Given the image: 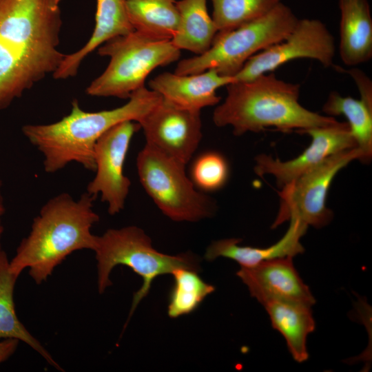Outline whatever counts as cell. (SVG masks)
I'll list each match as a JSON object with an SVG mask.
<instances>
[{
  "instance_id": "obj_26",
  "label": "cell",
  "mask_w": 372,
  "mask_h": 372,
  "mask_svg": "<svg viewBox=\"0 0 372 372\" xmlns=\"http://www.w3.org/2000/svg\"><path fill=\"white\" fill-rule=\"evenodd\" d=\"M228 175L229 168L226 160L216 152L202 154L192 166L193 183L205 191H214L222 187Z\"/></svg>"
},
{
  "instance_id": "obj_11",
  "label": "cell",
  "mask_w": 372,
  "mask_h": 372,
  "mask_svg": "<svg viewBox=\"0 0 372 372\" xmlns=\"http://www.w3.org/2000/svg\"><path fill=\"white\" fill-rule=\"evenodd\" d=\"M140 129L136 121L121 122L105 132L94 146L96 174L86 192L95 198L100 196L112 216L125 207L131 181L124 174L123 167L132 138Z\"/></svg>"
},
{
  "instance_id": "obj_23",
  "label": "cell",
  "mask_w": 372,
  "mask_h": 372,
  "mask_svg": "<svg viewBox=\"0 0 372 372\" xmlns=\"http://www.w3.org/2000/svg\"><path fill=\"white\" fill-rule=\"evenodd\" d=\"M322 111L328 115H343L347 119L357 147L362 154L361 161L368 163L372 155V101L363 97L355 99L331 92Z\"/></svg>"
},
{
  "instance_id": "obj_14",
  "label": "cell",
  "mask_w": 372,
  "mask_h": 372,
  "mask_svg": "<svg viewBox=\"0 0 372 372\" xmlns=\"http://www.w3.org/2000/svg\"><path fill=\"white\" fill-rule=\"evenodd\" d=\"M292 257L264 261L252 267H241L236 275L260 304L287 301L311 307L316 302L309 287L296 271Z\"/></svg>"
},
{
  "instance_id": "obj_12",
  "label": "cell",
  "mask_w": 372,
  "mask_h": 372,
  "mask_svg": "<svg viewBox=\"0 0 372 372\" xmlns=\"http://www.w3.org/2000/svg\"><path fill=\"white\" fill-rule=\"evenodd\" d=\"M146 144L187 165L203 137L200 112L178 107L163 98L138 122Z\"/></svg>"
},
{
  "instance_id": "obj_21",
  "label": "cell",
  "mask_w": 372,
  "mask_h": 372,
  "mask_svg": "<svg viewBox=\"0 0 372 372\" xmlns=\"http://www.w3.org/2000/svg\"><path fill=\"white\" fill-rule=\"evenodd\" d=\"M9 260L3 251L0 255V340L16 339L40 354L51 366L63 371L41 342L18 318L14 301V290L18 276L9 269Z\"/></svg>"
},
{
  "instance_id": "obj_13",
  "label": "cell",
  "mask_w": 372,
  "mask_h": 372,
  "mask_svg": "<svg viewBox=\"0 0 372 372\" xmlns=\"http://www.w3.org/2000/svg\"><path fill=\"white\" fill-rule=\"evenodd\" d=\"M309 135L310 145L298 157L287 161L261 154L255 158L254 172L262 176L271 174L280 187L294 180L326 158L341 151L357 147L347 123L309 128L297 132Z\"/></svg>"
},
{
  "instance_id": "obj_7",
  "label": "cell",
  "mask_w": 372,
  "mask_h": 372,
  "mask_svg": "<svg viewBox=\"0 0 372 372\" xmlns=\"http://www.w3.org/2000/svg\"><path fill=\"white\" fill-rule=\"evenodd\" d=\"M97 49L99 55L110 60L105 71L86 88L87 94L123 99L144 87L154 70L180 56V50L171 40L154 39L136 30L114 37Z\"/></svg>"
},
{
  "instance_id": "obj_16",
  "label": "cell",
  "mask_w": 372,
  "mask_h": 372,
  "mask_svg": "<svg viewBox=\"0 0 372 372\" xmlns=\"http://www.w3.org/2000/svg\"><path fill=\"white\" fill-rule=\"evenodd\" d=\"M289 227L282 238L267 247L240 246L241 239L227 238L213 242L207 249L205 258L211 261L224 257L238 262L241 267H252L264 261L293 257L304 252L300 238L308 226L291 218Z\"/></svg>"
},
{
  "instance_id": "obj_28",
  "label": "cell",
  "mask_w": 372,
  "mask_h": 372,
  "mask_svg": "<svg viewBox=\"0 0 372 372\" xmlns=\"http://www.w3.org/2000/svg\"><path fill=\"white\" fill-rule=\"evenodd\" d=\"M1 187H2V182L0 178V217L1 218L6 212V207H5L3 196L2 195Z\"/></svg>"
},
{
  "instance_id": "obj_19",
  "label": "cell",
  "mask_w": 372,
  "mask_h": 372,
  "mask_svg": "<svg viewBox=\"0 0 372 372\" xmlns=\"http://www.w3.org/2000/svg\"><path fill=\"white\" fill-rule=\"evenodd\" d=\"M262 305L272 327L285 338L293 360L300 363L306 361L309 358L307 337L316 328L311 307L278 300L268 301Z\"/></svg>"
},
{
  "instance_id": "obj_9",
  "label": "cell",
  "mask_w": 372,
  "mask_h": 372,
  "mask_svg": "<svg viewBox=\"0 0 372 372\" xmlns=\"http://www.w3.org/2000/svg\"><path fill=\"white\" fill-rule=\"evenodd\" d=\"M361 158L358 147L341 151L282 187L280 207L272 228L291 218L316 228L327 225L333 216L326 200L334 177L352 161Z\"/></svg>"
},
{
  "instance_id": "obj_5",
  "label": "cell",
  "mask_w": 372,
  "mask_h": 372,
  "mask_svg": "<svg viewBox=\"0 0 372 372\" xmlns=\"http://www.w3.org/2000/svg\"><path fill=\"white\" fill-rule=\"evenodd\" d=\"M94 251L99 293L112 285L110 273L117 265L130 267L143 278L141 287L134 295L125 327L139 302L148 294L156 277L172 273L178 268L200 270L198 260L194 255L186 253L171 256L161 253L152 247L151 239L144 231L136 226L107 229L103 235L97 236Z\"/></svg>"
},
{
  "instance_id": "obj_15",
  "label": "cell",
  "mask_w": 372,
  "mask_h": 372,
  "mask_svg": "<svg viewBox=\"0 0 372 372\" xmlns=\"http://www.w3.org/2000/svg\"><path fill=\"white\" fill-rule=\"evenodd\" d=\"M234 78L221 75L214 69L192 74L163 72L149 81L150 90L178 107L200 111L218 104L216 90L233 83Z\"/></svg>"
},
{
  "instance_id": "obj_27",
  "label": "cell",
  "mask_w": 372,
  "mask_h": 372,
  "mask_svg": "<svg viewBox=\"0 0 372 372\" xmlns=\"http://www.w3.org/2000/svg\"><path fill=\"white\" fill-rule=\"evenodd\" d=\"M19 342L16 339H4L0 341V364L6 361L14 353Z\"/></svg>"
},
{
  "instance_id": "obj_20",
  "label": "cell",
  "mask_w": 372,
  "mask_h": 372,
  "mask_svg": "<svg viewBox=\"0 0 372 372\" xmlns=\"http://www.w3.org/2000/svg\"><path fill=\"white\" fill-rule=\"evenodd\" d=\"M206 2L207 0L176 1L179 21L171 41L180 50H187L200 55L211 45L218 30L208 13Z\"/></svg>"
},
{
  "instance_id": "obj_29",
  "label": "cell",
  "mask_w": 372,
  "mask_h": 372,
  "mask_svg": "<svg viewBox=\"0 0 372 372\" xmlns=\"http://www.w3.org/2000/svg\"><path fill=\"white\" fill-rule=\"evenodd\" d=\"M3 233V226L1 222V218L0 217V255L4 251L3 250L2 246H1V238H2Z\"/></svg>"
},
{
  "instance_id": "obj_25",
  "label": "cell",
  "mask_w": 372,
  "mask_h": 372,
  "mask_svg": "<svg viewBox=\"0 0 372 372\" xmlns=\"http://www.w3.org/2000/svg\"><path fill=\"white\" fill-rule=\"evenodd\" d=\"M218 32L234 29L265 14L281 0H211Z\"/></svg>"
},
{
  "instance_id": "obj_24",
  "label": "cell",
  "mask_w": 372,
  "mask_h": 372,
  "mask_svg": "<svg viewBox=\"0 0 372 372\" xmlns=\"http://www.w3.org/2000/svg\"><path fill=\"white\" fill-rule=\"evenodd\" d=\"M172 274L174 284L169 293L167 308L168 316L172 318L194 312L215 291L214 286L205 282L195 270L178 268Z\"/></svg>"
},
{
  "instance_id": "obj_10",
  "label": "cell",
  "mask_w": 372,
  "mask_h": 372,
  "mask_svg": "<svg viewBox=\"0 0 372 372\" xmlns=\"http://www.w3.org/2000/svg\"><path fill=\"white\" fill-rule=\"evenodd\" d=\"M335 52L334 37L324 23L299 19L283 40L251 56L233 76L234 82L251 81L298 59H314L328 68L333 65Z\"/></svg>"
},
{
  "instance_id": "obj_22",
  "label": "cell",
  "mask_w": 372,
  "mask_h": 372,
  "mask_svg": "<svg viewBox=\"0 0 372 372\" xmlns=\"http://www.w3.org/2000/svg\"><path fill=\"white\" fill-rule=\"evenodd\" d=\"M176 0H126L130 21L134 30L148 37L172 40L178 30Z\"/></svg>"
},
{
  "instance_id": "obj_8",
  "label": "cell",
  "mask_w": 372,
  "mask_h": 372,
  "mask_svg": "<svg viewBox=\"0 0 372 372\" xmlns=\"http://www.w3.org/2000/svg\"><path fill=\"white\" fill-rule=\"evenodd\" d=\"M185 165L147 144L136 158L140 182L160 210L174 221H198L211 216L216 204L196 189Z\"/></svg>"
},
{
  "instance_id": "obj_4",
  "label": "cell",
  "mask_w": 372,
  "mask_h": 372,
  "mask_svg": "<svg viewBox=\"0 0 372 372\" xmlns=\"http://www.w3.org/2000/svg\"><path fill=\"white\" fill-rule=\"evenodd\" d=\"M225 101L213 113L218 127L230 125L236 136L268 127L297 132L337 123L333 117L311 112L299 103L300 85L278 79L273 72L226 86Z\"/></svg>"
},
{
  "instance_id": "obj_2",
  "label": "cell",
  "mask_w": 372,
  "mask_h": 372,
  "mask_svg": "<svg viewBox=\"0 0 372 372\" xmlns=\"http://www.w3.org/2000/svg\"><path fill=\"white\" fill-rule=\"evenodd\" d=\"M95 199L87 192L77 200L65 192L49 199L9 261L10 272L19 277L28 269L34 282L41 285L73 252L94 251L97 236L91 229L99 220L94 210Z\"/></svg>"
},
{
  "instance_id": "obj_18",
  "label": "cell",
  "mask_w": 372,
  "mask_h": 372,
  "mask_svg": "<svg viewBox=\"0 0 372 372\" xmlns=\"http://www.w3.org/2000/svg\"><path fill=\"white\" fill-rule=\"evenodd\" d=\"M339 54L343 63L355 66L372 57V18L368 0H339Z\"/></svg>"
},
{
  "instance_id": "obj_17",
  "label": "cell",
  "mask_w": 372,
  "mask_h": 372,
  "mask_svg": "<svg viewBox=\"0 0 372 372\" xmlns=\"http://www.w3.org/2000/svg\"><path fill=\"white\" fill-rule=\"evenodd\" d=\"M126 8V0H96L95 26L86 44L78 51L66 54L52 74L55 79L76 75L84 59L107 41L134 31Z\"/></svg>"
},
{
  "instance_id": "obj_6",
  "label": "cell",
  "mask_w": 372,
  "mask_h": 372,
  "mask_svg": "<svg viewBox=\"0 0 372 372\" xmlns=\"http://www.w3.org/2000/svg\"><path fill=\"white\" fill-rule=\"evenodd\" d=\"M298 19L281 1L259 18L218 32L205 53L181 60L174 73L192 74L214 69L221 75L233 77L251 56L283 40Z\"/></svg>"
},
{
  "instance_id": "obj_3",
  "label": "cell",
  "mask_w": 372,
  "mask_h": 372,
  "mask_svg": "<svg viewBox=\"0 0 372 372\" xmlns=\"http://www.w3.org/2000/svg\"><path fill=\"white\" fill-rule=\"evenodd\" d=\"M125 105L109 110L86 112L73 99L69 114L50 124H28L21 131L43 156V168L55 173L75 162L94 172V146L99 138L114 125L125 121L138 123L162 99L145 86L134 92Z\"/></svg>"
},
{
  "instance_id": "obj_1",
  "label": "cell",
  "mask_w": 372,
  "mask_h": 372,
  "mask_svg": "<svg viewBox=\"0 0 372 372\" xmlns=\"http://www.w3.org/2000/svg\"><path fill=\"white\" fill-rule=\"evenodd\" d=\"M61 0H0V110L48 74L66 54L59 50Z\"/></svg>"
}]
</instances>
